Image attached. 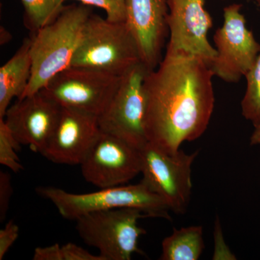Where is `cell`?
Wrapping results in <instances>:
<instances>
[{
    "instance_id": "cell-1",
    "label": "cell",
    "mask_w": 260,
    "mask_h": 260,
    "mask_svg": "<svg viewBox=\"0 0 260 260\" xmlns=\"http://www.w3.org/2000/svg\"><path fill=\"white\" fill-rule=\"evenodd\" d=\"M214 75L198 56L166 53L145 80V126L149 143L175 154L206 131L215 104Z\"/></svg>"
},
{
    "instance_id": "cell-2",
    "label": "cell",
    "mask_w": 260,
    "mask_h": 260,
    "mask_svg": "<svg viewBox=\"0 0 260 260\" xmlns=\"http://www.w3.org/2000/svg\"><path fill=\"white\" fill-rule=\"evenodd\" d=\"M91 14L88 5L64 7L55 20L32 34L31 76L20 99L41 91L55 75L70 68L84 25Z\"/></svg>"
},
{
    "instance_id": "cell-3",
    "label": "cell",
    "mask_w": 260,
    "mask_h": 260,
    "mask_svg": "<svg viewBox=\"0 0 260 260\" xmlns=\"http://www.w3.org/2000/svg\"><path fill=\"white\" fill-rule=\"evenodd\" d=\"M39 196L49 200L64 218L75 220L100 210L135 208L147 217L172 220L170 208L143 181L131 185L100 189L94 192L75 194L54 186H39Z\"/></svg>"
},
{
    "instance_id": "cell-4",
    "label": "cell",
    "mask_w": 260,
    "mask_h": 260,
    "mask_svg": "<svg viewBox=\"0 0 260 260\" xmlns=\"http://www.w3.org/2000/svg\"><path fill=\"white\" fill-rule=\"evenodd\" d=\"M140 62L139 49L125 22L114 23L92 13L70 67L121 76Z\"/></svg>"
},
{
    "instance_id": "cell-5",
    "label": "cell",
    "mask_w": 260,
    "mask_h": 260,
    "mask_svg": "<svg viewBox=\"0 0 260 260\" xmlns=\"http://www.w3.org/2000/svg\"><path fill=\"white\" fill-rule=\"evenodd\" d=\"M147 217L135 208L100 210L76 220L78 235L85 244L99 251L105 260H130L135 253L143 254L138 241L146 232L138 220Z\"/></svg>"
},
{
    "instance_id": "cell-6",
    "label": "cell",
    "mask_w": 260,
    "mask_h": 260,
    "mask_svg": "<svg viewBox=\"0 0 260 260\" xmlns=\"http://www.w3.org/2000/svg\"><path fill=\"white\" fill-rule=\"evenodd\" d=\"M149 70L138 63L121 75L112 100L99 116L103 133L140 149L148 143L145 126V80Z\"/></svg>"
},
{
    "instance_id": "cell-7",
    "label": "cell",
    "mask_w": 260,
    "mask_h": 260,
    "mask_svg": "<svg viewBox=\"0 0 260 260\" xmlns=\"http://www.w3.org/2000/svg\"><path fill=\"white\" fill-rule=\"evenodd\" d=\"M142 181L164 199L174 213H185L190 201L191 166L198 151L191 154L179 150L168 154L148 143L139 149Z\"/></svg>"
},
{
    "instance_id": "cell-8",
    "label": "cell",
    "mask_w": 260,
    "mask_h": 260,
    "mask_svg": "<svg viewBox=\"0 0 260 260\" xmlns=\"http://www.w3.org/2000/svg\"><path fill=\"white\" fill-rule=\"evenodd\" d=\"M242 5L232 4L223 9V23L214 35L216 55L209 65L214 76L229 83L245 77L260 54V44L246 26Z\"/></svg>"
},
{
    "instance_id": "cell-9",
    "label": "cell",
    "mask_w": 260,
    "mask_h": 260,
    "mask_svg": "<svg viewBox=\"0 0 260 260\" xmlns=\"http://www.w3.org/2000/svg\"><path fill=\"white\" fill-rule=\"evenodd\" d=\"M121 76L70 67L58 73L41 90L59 104L99 116L115 93Z\"/></svg>"
},
{
    "instance_id": "cell-10",
    "label": "cell",
    "mask_w": 260,
    "mask_h": 260,
    "mask_svg": "<svg viewBox=\"0 0 260 260\" xmlns=\"http://www.w3.org/2000/svg\"><path fill=\"white\" fill-rule=\"evenodd\" d=\"M169 41L166 53L198 56L208 63L216 55L208 40L213 18L205 9V0H167Z\"/></svg>"
},
{
    "instance_id": "cell-11",
    "label": "cell",
    "mask_w": 260,
    "mask_h": 260,
    "mask_svg": "<svg viewBox=\"0 0 260 260\" xmlns=\"http://www.w3.org/2000/svg\"><path fill=\"white\" fill-rule=\"evenodd\" d=\"M80 167L85 180L99 189L124 185L141 172L140 150L102 132Z\"/></svg>"
},
{
    "instance_id": "cell-12",
    "label": "cell",
    "mask_w": 260,
    "mask_h": 260,
    "mask_svg": "<svg viewBox=\"0 0 260 260\" xmlns=\"http://www.w3.org/2000/svg\"><path fill=\"white\" fill-rule=\"evenodd\" d=\"M61 107L39 91L18 99L4 116L5 124L20 145L42 154L47 148L60 116Z\"/></svg>"
},
{
    "instance_id": "cell-13",
    "label": "cell",
    "mask_w": 260,
    "mask_h": 260,
    "mask_svg": "<svg viewBox=\"0 0 260 260\" xmlns=\"http://www.w3.org/2000/svg\"><path fill=\"white\" fill-rule=\"evenodd\" d=\"M101 134L99 116L61 108L57 125L42 155L55 164L80 166Z\"/></svg>"
},
{
    "instance_id": "cell-14",
    "label": "cell",
    "mask_w": 260,
    "mask_h": 260,
    "mask_svg": "<svg viewBox=\"0 0 260 260\" xmlns=\"http://www.w3.org/2000/svg\"><path fill=\"white\" fill-rule=\"evenodd\" d=\"M167 0H126L125 23L134 37L142 63L155 69L162 59L169 32Z\"/></svg>"
},
{
    "instance_id": "cell-15",
    "label": "cell",
    "mask_w": 260,
    "mask_h": 260,
    "mask_svg": "<svg viewBox=\"0 0 260 260\" xmlns=\"http://www.w3.org/2000/svg\"><path fill=\"white\" fill-rule=\"evenodd\" d=\"M30 38L25 39L14 55L0 68V118H4L13 99H20L31 76Z\"/></svg>"
},
{
    "instance_id": "cell-16",
    "label": "cell",
    "mask_w": 260,
    "mask_h": 260,
    "mask_svg": "<svg viewBox=\"0 0 260 260\" xmlns=\"http://www.w3.org/2000/svg\"><path fill=\"white\" fill-rule=\"evenodd\" d=\"M205 244L203 229L200 225L174 229L162 242L160 260H198L203 254Z\"/></svg>"
},
{
    "instance_id": "cell-17",
    "label": "cell",
    "mask_w": 260,
    "mask_h": 260,
    "mask_svg": "<svg viewBox=\"0 0 260 260\" xmlns=\"http://www.w3.org/2000/svg\"><path fill=\"white\" fill-rule=\"evenodd\" d=\"M65 0H21L25 10L24 22L26 28L32 32L55 20L64 8Z\"/></svg>"
},
{
    "instance_id": "cell-18",
    "label": "cell",
    "mask_w": 260,
    "mask_h": 260,
    "mask_svg": "<svg viewBox=\"0 0 260 260\" xmlns=\"http://www.w3.org/2000/svg\"><path fill=\"white\" fill-rule=\"evenodd\" d=\"M245 78L246 91L241 103L242 115L256 127L260 124V54Z\"/></svg>"
},
{
    "instance_id": "cell-19",
    "label": "cell",
    "mask_w": 260,
    "mask_h": 260,
    "mask_svg": "<svg viewBox=\"0 0 260 260\" xmlns=\"http://www.w3.org/2000/svg\"><path fill=\"white\" fill-rule=\"evenodd\" d=\"M20 145L5 124L4 119L0 118V164L15 173L23 170L17 154Z\"/></svg>"
},
{
    "instance_id": "cell-20",
    "label": "cell",
    "mask_w": 260,
    "mask_h": 260,
    "mask_svg": "<svg viewBox=\"0 0 260 260\" xmlns=\"http://www.w3.org/2000/svg\"><path fill=\"white\" fill-rule=\"evenodd\" d=\"M81 4L104 10L108 20L121 23L126 20V0H77Z\"/></svg>"
},
{
    "instance_id": "cell-21",
    "label": "cell",
    "mask_w": 260,
    "mask_h": 260,
    "mask_svg": "<svg viewBox=\"0 0 260 260\" xmlns=\"http://www.w3.org/2000/svg\"><path fill=\"white\" fill-rule=\"evenodd\" d=\"M13 193L11 177L8 173L1 171L0 172V220L1 222L6 218Z\"/></svg>"
},
{
    "instance_id": "cell-22",
    "label": "cell",
    "mask_w": 260,
    "mask_h": 260,
    "mask_svg": "<svg viewBox=\"0 0 260 260\" xmlns=\"http://www.w3.org/2000/svg\"><path fill=\"white\" fill-rule=\"evenodd\" d=\"M18 225L13 220L6 224L4 229L0 230V260H3L5 254L16 242L19 237Z\"/></svg>"
},
{
    "instance_id": "cell-23",
    "label": "cell",
    "mask_w": 260,
    "mask_h": 260,
    "mask_svg": "<svg viewBox=\"0 0 260 260\" xmlns=\"http://www.w3.org/2000/svg\"><path fill=\"white\" fill-rule=\"evenodd\" d=\"M61 253L63 260H105L100 254L94 255L73 243H68L61 246Z\"/></svg>"
},
{
    "instance_id": "cell-24",
    "label": "cell",
    "mask_w": 260,
    "mask_h": 260,
    "mask_svg": "<svg viewBox=\"0 0 260 260\" xmlns=\"http://www.w3.org/2000/svg\"><path fill=\"white\" fill-rule=\"evenodd\" d=\"M34 260H63L61 246L58 244L45 247H37L34 251Z\"/></svg>"
},
{
    "instance_id": "cell-25",
    "label": "cell",
    "mask_w": 260,
    "mask_h": 260,
    "mask_svg": "<svg viewBox=\"0 0 260 260\" xmlns=\"http://www.w3.org/2000/svg\"><path fill=\"white\" fill-rule=\"evenodd\" d=\"M250 144L251 145H260V124L254 127V132L250 138Z\"/></svg>"
},
{
    "instance_id": "cell-26",
    "label": "cell",
    "mask_w": 260,
    "mask_h": 260,
    "mask_svg": "<svg viewBox=\"0 0 260 260\" xmlns=\"http://www.w3.org/2000/svg\"><path fill=\"white\" fill-rule=\"evenodd\" d=\"M12 35L10 34L9 31H8L7 29H5L4 27L1 26V30H0V42H1L2 45L7 44L10 42L11 39Z\"/></svg>"
},
{
    "instance_id": "cell-27",
    "label": "cell",
    "mask_w": 260,
    "mask_h": 260,
    "mask_svg": "<svg viewBox=\"0 0 260 260\" xmlns=\"http://www.w3.org/2000/svg\"><path fill=\"white\" fill-rule=\"evenodd\" d=\"M256 3H257V4L259 5L260 7V0H255Z\"/></svg>"
}]
</instances>
